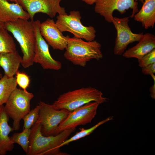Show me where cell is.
<instances>
[{"mask_svg": "<svg viewBox=\"0 0 155 155\" xmlns=\"http://www.w3.org/2000/svg\"><path fill=\"white\" fill-rule=\"evenodd\" d=\"M33 22L18 19L5 23L4 28L12 34L19 43L23 54L21 64L26 69L34 63L35 35Z\"/></svg>", "mask_w": 155, "mask_h": 155, "instance_id": "6da1fadb", "label": "cell"}, {"mask_svg": "<svg viewBox=\"0 0 155 155\" xmlns=\"http://www.w3.org/2000/svg\"><path fill=\"white\" fill-rule=\"evenodd\" d=\"M42 125L37 123L31 128L28 155H59L57 147L65 140L76 129L64 130L55 135L45 136L41 132Z\"/></svg>", "mask_w": 155, "mask_h": 155, "instance_id": "7a4b0ae2", "label": "cell"}, {"mask_svg": "<svg viewBox=\"0 0 155 155\" xmlns=\"http://www.w3.org/2000/svg\"><path fill=\"white\" fill-rule=\"evenodd\" d=\"M101 48V45L96 40L85 41L69 37L64 56L73 64L84 67L91 59L98 61L103 58Z\"/></svg>", "mask_w": 155, "mask_h": 155, "instance_id": "3957f363", "label": "cell"}, {"mask_svg": "<svg viewBox=\"0 0 155 155\" xmlns=\"http://www.w3.org/2000/svg\"><path fill=\"white\" fill-rule=\"evenodd\" d=\"M107 100V98L103 96V94L100 91L89 87L68 91L62 94L52 105L56 110L66 109L71 112L91 102H96L100 104Z\"/></svg>", "mask_w": 155, "mask_h": 155, "instance_id": "277c9868", "label": "cell"}, {"mask_svg": "<svg viewBox=\"0 0 155 155\" xmlns=\"http://www.w3.org/2000/svg\"><path fill=\"white\" fill-rule=\"evenodd\" d=\"M32 93L16 88L11 94L4 106L5 111L13 120V130H18L21 120L30 110V102L34 97Z\"/></svg>", "mask_w": 155, "mask_h": 155, "instance_id": "5b68a950", "label": "cell"}, {"mask_svg": "<svg viewBox=\"0 0 155 155\" xmlns=\"http://www.w3.org/2000/svg\"><path fill=\"white\" fill-rule=\"evenodd\" d=\"M82 17L78 11H70L69 14L60 15L57 17L55 22L59 29L61 32H68L74 37L85 39L87 41L94 40L96 31L92 26H86L81 23Z\"/></svg>", "mask_w": 155, "mask_h": 155, "instance_id": "8992f818", "label": "cell"}, {"mask_svg": "<svg viewBox=\"0 0 155 155\" xmlns=\"http://www.w3.org/2000/svg\"><path fill=\"white\" fill-rule=\"evenodd\" d=\"M39 116L36 123H40L42 125L41 131L45 136L55 135L58 134L59 125L71 112L66 109L56 110L52 105L40 101Z\"/></svg>", "mask_w": 155, "mask_h": 155, "instance_id": "52a82bcc", "label": "cell"}, {"mask_svg": "<svg viewBox=\"0 0 155 155\" xmlns=\"http://www.w3.org/2000/svg\"><path fill=\"white\" fill-rule=\"evenodd\" d=\"M99 104L96 102H91L71 112L59 125L57 134L65 130L75 128L79 125L90 123L97 114Z\"/></svg>", "mask_w": 155, "mask_h": 155, "instance_id": "ba28073f", "label": "cell"}, {"mask_svg": "<svg viewBox=\"0 0 155 155\" xmlns=\"http://www.w3.org/2000/svg\"><path fill=\"white\" fill-rule=\"evenodd\" d=\"M33 23L35 35L34 63L39 64L44 69L60 70L62 67L61 63L52 57L48 44L41 34L40 22L37 20L34 21Z\"/></svg>", "mask_w": 155, "mask_h": 155, "instance_id": "9c48e42d", "label": "cell"}, {"mask_svg": "<svg viewBox=\"0 0 155 155\" xmlns=\"http://www.w3.org/2000/svg\"><path fill=\"white\" fill-rule=\"evenodd\" d=\"M130 17L119 18H113L112 23L117 31L114 49L115 55H121L123 53L128 45L135 41H139L143 35V32L136 34L133 33L129 24Z\"/></svg>", "mask_w": 155, "mask_h": 155, "instance_id": "30bf717a", "label": "cell"}, {"mask_svg": "<svg viewBox=\"0 0 155 155\" xmlns=\"http://www.w3.org/2000/svg\"><path fill=\"white\" fill-rule=\"evenodd\" d=\"M95 3V12L109 23H112L113 13L115 10L123 14L131 9L132 10L130 16L131 18L139 11L138 3L135 0H96Z\"/></svg>", "mask_w": 155, "mask_h": 155, "instance_id": "8fae6325", "label": "cell"}, {"mask_svg": "<svg viewBox=\"0 0 155 155\" xmlns=\"http://www.w3.org/2000/svg\"><path fill=\"white\" fill-rule=\"evenodd\" d=\"M62 0H18L16 3L20 5L29 14L31 21H34L35 14L44 13L51 18L59 15H66L65 8L60 3Z\"/></svg>", "mask_w": 155, "mask_h": 155, "instance_id": "7c38bea8", "label": "cell"}, {"mask_svg": "<svg viewBox=\"0 0 155 155\" xmlns=\"http://www.w3.org/2000/svg\"><path fill=\"white\" fill-rule=\"evenodd\" d=\"M40 30L48 44L54 49L63 51L65 49L69 36L63 35L53 19L48 18L41 23Z\"/></svg>", "mask_w": 155, "mask_h": 155, "instance_id": "4fadbf2b", "label": "cell"}, {"mask_svg": "<svg viewBox=\"0 0 155 155\" xmlns=\"http://www.w3.org/2000/svg\"><path fill=\"white\" fill-rule=\"evenodd\" d=\"M18 19L28 20L30 16L17 3H10L7 0H0V22L5 23Z\"/></svg>", "mask_w": 155, "mask_h": 155, "instance_id": "5bb4252c", "label": "cell"}, {"mask_svg": "<svg viewBox=\"0 0 155 155\" xmlns=\"http://www.w3.org/2000/svg\"><path fill=\"white\" fill-rule=\"evenodd\" d=\"M9 117L3 105H0V155H5L8 152L12 151L14 144L11 141L10 133L13 130L8 124Z\"/></svg>", "mask_w": 155, "mask_h": 155, "instance_id": "9a60e30c", "label": "cell"}, {"mask_svg": "<svg viewBox=\"0 0 155 155\" xmlns=\"http://www.w3.org/2000/svg\"><path fill=\"white\" fill-rule=\"evenodd\" d=\"M155 49V36L150 33H146L143 34L137 44L126 50L123 55L126 58H136L138 61Z\"/></svg>", "mask_w": 155, "mask_h": 155, "instance_id": "2e32d148", "label": "cell"}, {"mask_svg": "<svg viewBox=\"0 0 155 155\" xmlns=\"http://www.w3.org/2000/svg\"><path fill=\"white\" fill-rule=\"evenodd\" d=\"M141 9L135 14L134 20L141 23L146 29L153 28L155 23V0H144Z\"/></svg>", "mask_w": 155, "mask_h": 155, "instance_id": "e0dca14e", "label": "cell"}, {"mask_svg": "<svg viewBox=\"0 0 155 155\" xmlns=\"http://www.w3.org/2000/svg\"><path fill=\"white\" fill-rule=\"evenodd\" d=\"M22 57L18 51L0 53V67L3 69L4 75L13 77L18 71Z\"/></svg>", "mask_w": 155, "mask_h": 155, "instance_id": "ac0fdd59", "label": "cell"}, {"mask_svg": "<svg viewBox=\"0 0 155 155\" xmlns=\"http://www.w3.org/2000/svg\"><path fill=\"white\" fill-rule=\"evenodd\" d=\"M17 85L16 77L4 75L0 79V105L6 103Z\"/></svg>", "mask_w": 155, "mask_h": 155, "instance_id": "d6986e66", "label": "cell"}, {"mask_svg": "<svg viewBox=\"0 0 155 155\" xmlns=\"http://www.w3.org/2000/svg\"><path fill=\"white\" fill-rule=\"evenodd\" d=\"M4 28H0V53L14 52L16 44L12 37Z\"/></svg>", "mask_w": 155, "mask_h": 155, "instance_id": "ffe728a7", "label": "cell"}, {"mask_svg": "<svg viewBox=\"0 0 155 155\" xmlns=\"http://www.w3.org/2000/svg\"><path fill=\"white\" fill-rule=\"evenodd\" d=\"M113 117H109L103 120L93 126L87 129L83 128H80V131L68 139H67L57 147V149L60 150L61 147L68 144L70 143L78 140L81 138L87 136L92 133L96 128L100 125L113 119Z\"/></svg>", "mask_w": 155, "mask_h": 155, "instance_id": "44dd1931", "label": "cell"}, {"mask_svg": "<svg viewBox=\"0 0 155 155\" xmlns=\"http://www.w3.org/2000/svg\"><path fill=\"white\" fill-rule=\"evenodd\" d=\"M31 131V129H24L22 132L14 133L10 137L13 143L19 144L26 153L28 150Z\"/></svg>", "mask_w": 155, "mask_h": 155, "instance_id": "7402d4cb", "label": "cell"}, {"mask_svg": "<svg viewBox=\"0 0 155 155\" xmlns=\"http://www.w3.org/2000/svg\"><path fill=\"white\" fill-rule=\"evenodd\" d=\"M40 106L38 105L30 110L22 118L24 129H31L37 121L39 116Z\"/></svg>", "mask_w": 155, "mask_h": 155, "instance_id": "603a6c76", "label": "cell"}, {"mask_svg": "<svg viewBox=\"0 0 155 155\" xmlns=\"http://www.w3.org/2000/svg\"><path fill=\"white\" fill-rule=\"evenodd\" d=\"M17 84L24 91H27L29 86L30 80L29 76L26 73L18 71L16 73Z\"/></svg>", "mask_w": 155, "mask_h": 155, "instance_id": "cb8c5ba5", "label": "cell"}, {"mask_svg": "<svg viewBox=\"0 0 155 155\" xmlns=\"http://www.w3.org/2000/svg\"><path fill=\"white\" fill-rule=\"evenodd\" d=\"M139 66L143 67L155 63V49L138 60Z\"/></svg>", "mask_w": 155, "mask_h": 155, "instance_id": "d4e9b609", "label": "cell"}, {"mask_svg": "<svg viewBox=\"0 0 155 155\" xmlns=\"http://www.w3.org/2000/svg\"><path fill=\"white\" fill-rule=\"evenodd\" d=\"M142 68V71L144 74L151 75L155 73V63Z\"/></svg>", "mask_w": 155, "mask_h": 155, "instance_id": "484cf974", "label": "cell"}, {"mask_svg": "<svg viewBox=\"0 0 155 155\" xmlns=\"http://www.w3.org/2000/svg\"><path fill=\"white\" fill-rule=\"evenodd\" d=\"M150 95L151 97L153 99L155 98V81L154 84L150 87Z\"/></svg>", "mask_w": 155, "mask_h": 155, "instance_id": "4316f807", "label": "cell"}, {"mask_svg": "<svg viewBox=\"0 0 155 155\" xmlns=\"http://www.w3.org/2000/svg\"><path fill=\"white\" fill-rule=\"evenodd\" d=\"M86 3L89 5H92L95 3L96 0H81Z\"/></svg>", "mask_w": 155, "mask_h": 155, "instance_id": "83f0119b", "label": "cell"}, {"mask_svg": "<svg viewBox=\"0 0 155 155\" xmlns=\"http://www.w3.org/2000/svg\"><path fill=\"white\" fill-rule=\"evenodd\" d=\"M5 23L0 22V28H4Z\"/></svg>", "mask_w": 155, "mask_h": 155, "instance_id": "f1b7e54d", "label": "cell"}, {"mask_svg": "<svg viewBox=\"0 0 155 155\" xmlns=\"http://www.w3.org/2000/svg\"><path fill=\"white\" fill-rule=\"evenodd\" d=\"M7 1H10L11 2H13L16 3L18 0H7Z\"/></svg>", "mask_w": 155, "mask_h": 155, "instance_id": "f546056e", "label": "cell"}, {"mask_svg": "<svg viewBox=\"0 0 155 155\" xmlns=\"http://www.w3.org/2000/svg\"><path fill=\"white\" fill-rule=\"evenodd\" d=\"M135 0L136 1H139L143 3L144 0Z\"/></svg>", "mask_w": 155, "mask_h": 155, "instance_id": "4dcf8cb0", "label": "cell"}, {"mask_svg": "<svg viewBox=\"0 0 155 155\" xmlns=\"http://www.w3.org/2000/svg\"><path fill=\"white\" fill-rule=\"evenodd\" d=\"M2 77V74L1 73H0V79Z\"/></svg>", "mask_w": 155, "mask_h": 155, "instance_id": "1f68e13d", "label": "cell"}]
</instances>
